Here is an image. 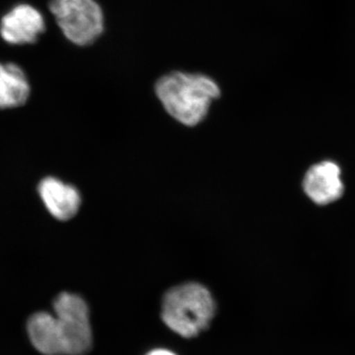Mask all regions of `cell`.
Wrapping results in <instances>:
<instances>
[{"mask_svg": "<svg viewBox=\"0 0 355 355\" xmlns=\"http://www.w3.org/2000/svg\"><path fill=\"white\" fill-rule=\"evenodd\" d=\"M155 91L167 113L187 127L202 123L211 103L220 96V89L209 77L184 72L161 77Z\"/></svg>", "mask_w": 355, "mask_h": 355, "instance_id": "6da1fadb", "label": "cell"}, {"mask_svg": "<svg viewBox=\"0 0 355 355\" xmlns=\"http://www.w3.org/2000/svg\"><path fill=\"white\" fill-rule=\"evenodd\" d=\"M214 298L202 284L189 282L170 289L162 303V319L175 333L193 338L214 318Z\"/></svg>", "mask_w": 355, "mask_h": 355, "instance_id": "7a4b0ae2", "label": "cell"}, {"mask_svg": "<svg viewBox=\"0 0 355 355\" xmlns=\"http://www.w3.org/2000/svg\"><path fill=\"white\" fill-rule=\"evenodd\" d=\"M50 10L67 40L88 46L104 30V14L95 0H51Z\"/></svg>", "mask_w": 355, "mask_h": 355, "instance_id": "3957f363", "label": "cell"}, {"mask_svg": "<svg viewBox=\"0 0 355 355\" xmlns=\"http://www.w3.org/2000/svg\"><path fill=\"white\" fill-rule=\"evenodd\" d=\"M65 355H84L92 347L87 304L76 294H60L53 303Z\"/></svg>", "mask_w": 355, "mask_h": 355, "instance_id": "277c9868", "label": "cell"}, {"mask_svg": "<svg viewBox=\"0 0 355 355\" xmlns=\"http://www.w3.org/2000/svg\"><path fill=\"white\" fill-rule=\"evenodd\" d=\"M44 30V16L29 4L13 7L0 21V35L11 44L35 43Z\"/></svg>", "mask_w": 355, "mask_h": 355, "instance_id": "5b68a950", "label": "cell"}, {"mask_svg": "<svg viewBox=\"0 0 355 355\" xmlns=\"http://www.w3.org/2000/svg\"><path fill=\"white\" fill-rule=\"evenodd\" d=\"M303 189L306 195L318 205L336 202L343 193L340 167L331 161L312 166L303 180Z\"/></svg>", "mask_w": 355, "mask_h": 355, "instance_id": "8992f818", "label": "cell"}, {"mask_svg": "<svg viewBox=\"0 0 355 355\" xmlns=\"http://www.w3.org/2000/svg\"><path fill=\"white\" fill-rule=\"evenodd\" d=\"M39 193L44 207L58 220H69L80 209L81 197L77 189L57 178L44 179L39 184Z\"/></svg>", "mask_w": 355, "mask_h": 355, "instance_id": "52a82bcc", "label": "cell"}, {"mask_svg": "<svg viewBox=\"0 0 355 355\" xmlns=\"http://www.w3.org/2000/svg\"><path fill=\"white\" fill-rule=\"evenodd\" d=\"M28 335L35 349L44 355H65L64 342L55 316L40 312L28 321Z\"/></svg>", "mask_w": 355, "mask_h": 355, "instance_id": "ba28073f", "label": "cell"}, {"mask_svg": "<svg viewBox=\"0 0 355 355\" xmlns=\"http://www.w3.org/2000/svg\"><path fill=\"white\" fill-rule=\"evenodd\" d=\"M31 88L25 72L17 64H0V109L23 106Z\"/></svg>", "mask_w": 355, "mask_h": 355, "instance_id": "9c48e42d", "label": "cell"}, {"mask_svg": "<svg viewBox=\"0 0 355 355\" xmlns=\"http://www.w3.org/2000/svg\"><path fill=\"white\" fill-rule=\"evenodd\" d=\"M147 355H176L173 354V352H169V350L166 349H156L151 352L150 354Z\"/></svg>", "mask_w": 355, "mask_h": 355, "instance_id": "30bf717a", "label": "cell"}]
</instances>
